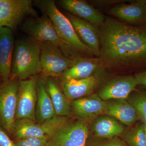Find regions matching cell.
<instances>
[{
    "mask_svg": "<svg viewBox=\"0 0 146 146\" xmlns=\"http://www.w3.org/2000/svg\"><path fill=\"white\" fill-rule=\"evenodd\" d=\"M60 82L65 96L72 101L91 95L99 83V78L97 76L92 75L82 79L70 80Z\"/></svg>",
    "mask_w": 146,
    "mask_h": 146,
    "instance_id": "obj_19",
    "label": "cell"
},
{
    "mask_svg": "<svg viewBox=\"0 0 146 146\" xmlns=\"http://www.w3.org/2000/svg\"><path fill=\"white\" fill-rule=\"evenodd\" d=\"M2 82L1 81V80H0V86H1V85Z\"/></svg>",
    "mask_w": 146,
    "mask_h": 146,
    "instance_id": "obj_31",
    "label": "cell"
},
{
    "mask_svg": "<svg viewBox=\"0 0 146 146\" xmlns=\"http://www.w3.org/2000/svg\"><path fill=\"white\" fill-rule=\"evenodd\" d=\"M38 75L19 80L15 119H29L36 121L35 110L37 96L36 82Z\"/></svg>",
    "mask_w": 146,
    "mask_h": 146,
    "instance_id": "obj_9",
    "label": "cell"
},
{
    "mask_svg": "<svg viewBox=\"0 0 146 146\" xmlns=\"http://www.w3.org/2000/svg\"><path fill=\"white\" fill-rule=\"evenodd\" d=\"M40 53L39 43L31 37L15 41L10 78L25 80L41 74Z\"/></svg>",
    "mask_w": 146,
    "mask_h": 146,
    "instance_id": "obj_2",
    "label": "cell"
},
{
    "mask_svg": "<svg viewBox=\"0 0 146 146\" xmlns=\"http://www.w3.org/2000/svg\"><path fill=\"white\" fill-rule=\"evenodd\" d=\"M22 31L40 43L50 44L58 47L68 57L76 59L79 53L65 43L58 35L48 17L43 14L39 17H32L27 19L22 25Z\"/></svg>",
    "mask_w": 146,
    "mask_h": 146,
    "instance_id": "obj_4",
    "label": "cell"
},
{
    "mask_svg": "<svg viewBox=\"0 0 146 146\" xmlns=\"http://www.w3.org/2000/svg\"><path fill=\"white\" fill-rule=\"evenodd\" d=\"M125 131L122 139L127 146H146L144 123H138Z\"/></svg>",
    "mask_w": 146,
    "mask_h": 146,
    "instance_id": "obj_23",
    "label": "cell"
},
{
    "mask_svg": "<svg viewBox=\"0 0 146 146\" xmlns=\"http://www.w3.org/2000/svg\"><path fill=\"white\" fill-rule=\"evenodd\" d=\"M100 58H91L79 56L71 68L65 71L59 77L60 82L70 80H80L87 78L92 75L101 64Z\"/></svg>",
    "mask_w": 146,
    "mask_h": 146,
    "instance_id": "obj_20",
    "label": "cell"
},
{
    "mask_svg": "<svg viewBox=\"0 0 146 146\" xmlns=\"http://www.w3.org/2000/svg\"><path fill=\"white\" fill-rule=\"evenodd\" d=\"M15 41L13 32L6 27H0V80L2 82L10 77Z\"/></svg>",
    "mask_w": 146,
    "mask_h": 146,
    "instance_id": "obj_14",
    "label": "cell"
},
{
    "mask_svg": "<svg viewBox=\"0 0 146 146\" xmlns=\"http://www.w3.org/2000/svg\"><path fill=\"white\" fill-rule=\"evenodd\" d=\"M58 78H46L47 91L54 107L56 115L70 117L73 115L70 102L63 94Z\"/></svg>",
    "mask_w": 146,
    "mask_h": 146,
    "instance_id": "obj_21",
    "label": "cell"
},
{
    "mask_svg": "<svg viewBox=\"0 0 146 146\" xmlns=\"http://www.w3.org/2000/svg\"><path fill=\"white\" fill-rule=\"evenodd\" d=\"M19 80L9 79L0 86V127L11 138L15 127Z\"/></svg>",
    "mask_w": 146,
    "mask_h": 146,
    "instance_id": "obj_5",
    "label": "cell"
},
{
    "mask_svg": "<svg viewBox=\"0 0 146 146\" xmlns=\"http://www.w3.org/2000/svg\"><path fill=\"white\" fill-rule=\"evenodd\" d=\"M49 138L43 137H28L13 141L15 146H48Z\"/></svg>",
    "mask_w": 146,
    "mask_h": 146,
    "instance_id": "obj_26",
    "label": "cell"
},
{
    "mask_svg": "<svg viewBox=\"0 0 146 146\" xmlns=\"http://www.w3.org/2000/svg\"><path fill=\"white\" fill-rule=\"evenodd\" d=\"M89 129L95 137L111 138L121 136L125 127L115 118L103 114L91 122Z\"/></svg>",
    "mask_w": 146,
    "mask_h": 146,
    "instance_id": "obj_15",
    "label": "cell"
},
{
    "mask_svg": "<svg viewBox=\"0 0 146 146\" xmlns=\"http://www.w3.org/2000/svg\"><path fill=\"white\" fill-rule=\"evenodd\" d=\"M85 146H127L122 139L119 138H97L87 141Z\"/></svg>",
    "mask_w": 146,
    "mask_h": 146,
    "instance_id": "obj_25",
    "label": "cell"
},
{
    "mask_svg": "<svg viewBox=\"0 0 146 146\" xmlns=\"http://www.w3.org/2000/svg\"><path fill=\"white\" fill-rule=\"evenodd\" d=\"M37 100L35 110L36 123H41L56 115L46 89V77L39 75L36 82Z\"/></svg>",
    "mask_w": 146,
    "mask_h": 146,
    "instance_id": "obj_18",
    "label": "cell"
},
{
    "mask_svg": "<svg viewBox=\"0 0 146 146\" xmlns=\"http://www.w3.org/2000/svg\"><path fill=\"white\" fill-rule=\"evenodd\" d=\"M70 105L73 115L76 117L88 123L95 118L105 114V101L98 94H93L71 101Z\"/></svg>",
    "mask_w": 146,
    "mask_h": 146,
    "instance_id": "obj_10",
    "label": "cell"
},
{
    "mask_svg": "<svg viewBox=\"0 0 146 146\" xmlns=\"http://www.w3.org/2000/svg\"><path fill=\"white\" fill-rule=\"evenodd\" d=\"M134 77L138 85L143 86L146 90V71L136 74Z\"/></svg>",
    "mask_w": 146,
    "mask_h": 146,
    "instance_id": "obj_29",
    "label": "cell"
},
{
    "mask_svg": "<svg viewBox=\"0 0 146 146\" xmlns=\"http://www.w3.org/2000/svg\"><path fill=\"white\" fill-rule=\"evenodd\" d=\"M99 30L101 61L114 67L146 64L145 27L106 18Z\"/></svg>",
    "mask_w": 146,
    "mask_h": 146,
    "instance_id": "obj_1",
    "label": "cell"
},
{
    "mask_svg": "<svg viewBox=\"0 0 146 146\" xmlns=\"http://www.w3.org/2000/svg\"><path fill=\"white\" fill-rule=\"evenodd\" d=\"M48 146H78L74 144L58 129L49 139Z\"/></svg>",
    "mask_w": 146,
    "mask_h": 146,
    "instance_id": "obj_27",
    "label": "cell"
},
{
    "mask_svg": "<svg viewBox=\"0 0 146 146\" xmlns=\"http://www.w3.org/2000/svg\"><path fill=\"white\" fill-rule=\"evenodd\" d=\"M34 3L43 14L50 19L58 35L65 43L79 53L94 54L92 50L79 38L70 21L57 8L54 1L38 0Z\"/></svg>",
    "mask_w": 146,
    "mask_h": 146,
    "instance_id": "obj_3",
    "label": "cell"
},
{
    "mask_svg": "<svg viewBox=\"0 0 146 146\" xmlns=\"http://www.w3.org/2000/svg\"><path fill=\"white\" fill-rule=\"evenodd\" d=\"M126 100L135 108L139 120L146 124V91L135 89Z\"/></svg>",
    "mask_w": 146,
    "mask_h": 146,
    "instance_id": "obj_24",
    "label": "cell"
},
{
    "mask_svg": "<svg viewBox=\"0 0 146 146\" xmlns=\"http://www.w3.org/2000/svg\"><path fill=\"white\" fill-rule=\"evenodd\" d=\"M69 118L56 115L41 123L26 118L16 120L11 139L16 141L26 137L43 136L50 139Z\"/></svg>",
    "mask_w": 146,
    "mask_h": 146,
    "instance_id": "obj_6",
    "label": "cell"
},
{
    "mask_svg": "<svg viewBox=\"0 0 146 146\" xmlns=\"http://www.w3.org/2000/svg\"><path fill=\"white\" fill-rule=\"evenodd\" d=\"M31 0H0V27L13 31L27 16L36 17Z\"/></svg>",
    "mask_w": 146,
    "mask_h": 146,
    "instance_id": "obj_8",
    "label": "cell"
},
{
    "mask_svg": "<svg viewBox=\"0 0 146 146\" xmlns=\"http://www.w3.org/2000/svg\"><path fill=\"white\" fill-rule=\"evenodd\" d=\"M67 17L82 42L92 50L94 54L100 56V30L97 25L72 15Z\"/></svg>",
    "mask_w": 146,
    "mask_h": 146,
    "instance_id": "obj_13",
    "label": "cell"
},
{
    "mask_svg": "<svg viewBox=\"0 0 146 146\" xmlns=\"http://www.w3.org/2000/svg\"><path fill=\"white\" fill-rule=\"evenodd\" d=\"M105 114L109 115L120 123L130 127L139 120L135 108L126 99H112L105 101Z\"/></svg>",
    "mask_w": 146,
    "mask_h": 146,
    "instance_id": "obj_17",
    "label": "cell"
},
{
    "mask_svg": "<svg viewBox=\"0 0 146 146\" xmlns=\"http://www.w3.org/2000/svg\"><path fill=\"white\" fill-rule=\"evenodd\" d=\"M129 3L114 6L109 13L129 25L144 27L146 24V0L130 1Z\"/></svg>",
    "mask_w": 146,
    "mask_h": 146,
    "instance_id": "obj_11",
    "label": "cell"
},
{
    "mask_svg": "<svg viewBox=\"0 0 146 146\" xmlns=\"http://www.w3.org/2000/svg\"><path fill=\"white\" fill-rule=\"evenodd\" d=\"M60 5L74 16L96 25H101L105 18L102 13L87 2L82 0H60Z\"/></svg>",
    "mask_w": 146,
    "mask_h": 146,
    "instance_id": "obj_16",
    "label": "cell"
},
{
    "mask_svg": "<svg viewBox=\"0 0 146 146\" xmlns=\"http://www.w3.org/2000/svg\"><path fill=\"white\" fill-rule=\"evenodd\" d=\"M144 129H145V135L146 141V124H144Z\"/></svg>",
    "mask_w": 146,
    "mask_h": 146,
    "instance_id": "obj_30",
    "label": "cell"
},
{
    "mask_svg": "<svg viewBox=\"0 0 146 146\" xmlns=\"http://www.w3.org/2000/svg\"><path fill=\"white\" fill-rule=\"evenodd\" d=\"M39 43V42H38ZM41 48V74L45 77L59 78L76 60L68 57L58 47L39 43Z\"/></svg>",
    "mask_w": 146,
    "mask_h": 146,
    "instance_id": "obj_7",
    "label": "cell"
},
{
    "mask_svg": "<svg viewBox=\"0 0 146 146\" xmlns=\"http://www.w3.org/2000/svg\"><path fill=\"white\" fill-rule=\"evenodd\" d=\"M58 129L76 145H86L89 132L86 122L76 117L69 118Z\"/></svg>",
    "mask_w": 146,
    "mask_h": 146,
    "instance_id": "obj_22",
    "label": "cell"
},
{
    "mask_svg": "<svg viewBox=\"0 0 146 146\" xmlns=\"http://www.w3.org/2000/svg\"><path fill=\"white\" fill-rule=\"evenodd\" d=\"M138 85L134 76H128L117 78L106 84L100 90L98 95L104 101L126 99Z\"/></svg>",
    "mask_w": 146,
    "mask_h": 146,
    "instance_id": "obj_12",
    "label": "cell"
},
{
    "mask_svg": "<svg viewBox=\"0 0 146 146\" xmlns=\"http://www.w3.org/2000/svg\"><path fill=\"white\" fill-rule=\"evenodd\" d=\"M0 146H15L13 140L1 127H0Z\"/></svg>",
    "mask_w": 146,
    "mask_h": 146,
    "instance_id": "obj_28",
    "label": "cell"
}]
</instances>
